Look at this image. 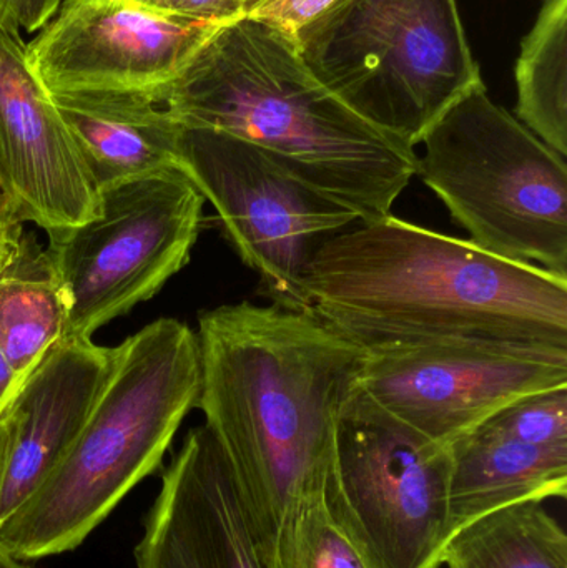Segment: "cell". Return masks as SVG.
Returning a JSON list of instances; mask_svg holds the SVG:
<instances>
[{"label":"cell","mask_w":567,"mask_h":568,"mask_svg":"<svg viewBox=\"0 0 567 568\" xmlns=\"http://www.w3.org/2000/svg\"><path fill=\"white\" fill-rule=\"evenodd\" d=\"M196 407L222 447L269 562L290 514L325 486L366 351L313 311L242 301L199 316Z\"/></svg>","instance_id":"6da1fadb"},{"label":"cell","mask_w":567,"mask_h":568,"mask_svg":"<svg viewBox=\"0 0 567 568\" xmlns=\"http://www.w3.org/2000/svg\"><path fill=\"white\" fill-rule=\"evenodd\" d=\"M310 311L363 349L488 341L567 349V278L398 216L326 240Z\"/></svg>","instance_id":"7a4b0ae2"},{"label":"cell","mask_w":567,"mask_h":568,"mask_svg":"<svg viewBox=\"0 0 567 568\" xmlns=\"http://www.w3.org/2000/svg\"><path fill=\"white\" fill-rule=\"evenodd\" d=\"M153 102L186 129L260 146L360 222L392 215L418 170L415 149L360 119L310 72L292 33L259 17L220 27Z\"/></svg>","instance_id":"3957f363"},{"label":"cell","mask_w":567,"mask_h":568,"mask_svg":"<svg viewBox=\"0 0 567 568\" xmlns=\"http://www.w3.org/2000/svg\"><path fill=\"white\" fill-rule=\"evenodd\" d=\"M202 383L199 336L160 317L113 347L89 419L55 469L0 523V549L37 560L75 549L162 463Z\"/></svg>","instance_id":"277c9868"},{"label":"cell","mask_w":567,"mask_h":568,"mask_svg":"<svg viewBox=\"0 0 567 568\" xmlns=\"http://www.w3.org/2000/svg\"><path fill=\"white\" fill-rule=\"evenodd\" d=\"M292 36L323 87L412 149L483 82L456 0H333Z\"/></svg>","instance_id":"5b68a950"},{"label":"cell","mask_w":567,"mask_h":568,"mask_svg":"<svg viewBox=\"0 0 567 568\" xmlns=\"http://www.w3.org/2000/svg\"><path fill=\"white\" fill-rule=\"evenodd\" d=\"M422 143L416 175L469 242L567 278L566 156L496 105L483 82L456 100Z\"/></svg>","instance_id":"8992f818"},{"label":"cell","mask_w":567,"mask_h":568,"mask_svg":"<svg viewBox=\"0 0 567 568\" xmlns=\"http://www.w3.org/2000/svg\"><path fill=\"white\" fill-rule=\"evenodd\" d=\"M449 473V446L356 390L340 417L323 496L368 568H439L455 536Z\"/></svg>","instance_id":"52a82bcc"},{"label":"cell","mask_w":567,"mask_h":568,"mask_svg":"<svg viewBox=\"0 0 567 568\" xmlns=\"http://www.w3.org/2000/svg\"><path fill=\"white\" fill-rule=\"evenodd\" d=\"M99 212L47 233L50 262L69 300L67 337L92 334L152 300L189 265L205 199L179 169L159 170L99 193Z\"/></svg>","instance_id":"ba28073f"},{"label":"cell","mask_w":567,"mask_h":568,"mask_svg":"<svg viewBox=\"0 0 567 568\" xmlns=\"http://www.w3.org/2000/svg\"><path fill=\"white\" fill-rule=\"evenodd\" d=\"M175 165L212 203L265 296L283 310L310 311L305 282L313 256L358 215L229 133L182 126Z\"/></svg>","instance_id":"9c48e42d"},{"label":"cell","mask_w":567,"mask_h":568,"mask_svg":"<svg viewBox=\"0 0 567 568\" xmlns=\"http://www.w3.org/2000/svg\"><path fill=\"white\" fill-rule=\"evenodd\" d=\"M365 351L356 390L442 446L526 394L567 386V349L559 347L445 341Z\"/></svg>","instance_id":"30bf717a"},{"label":"cell","mask_w":567,"mask_h":568,"mask_svg":"<svg viewBox=\"0 0 567 568\" xmlns=\"http://www.w3.org/2000/svg\"><path fill=\"white\" fill-rule=\"evenodd\" d=\"M225 23L162 12L135 0H72L26 45L30 72L52 93L153 97Z\"/></svg>","instance_id":"8fae6325"},{"label":"cell","mask_w":567,"mask_h":568,"mask_svg":"<svg viewBox=\"0 0 567 568\" xmlns=\"http://www.w3.org/2000/svg\"><path fill=\"white\" fill-rule=\"evenodd\" d=\"M0 186L23 223L47 233L72 229L99 212L85 160L42 83L26 43L0 27Z\"/></svg>","instance_id":"7c38bea8"},{"label":"cell","mask_w":567,"mask_h":568,"mask_svg":"<svg viewBox=\"0 0 567 568\" xmlns=\"http://www.w3.org/2000/svg\"><path fill=\"white\" fill-rule=\"evenodd\" d=\"M139 568H270L232 467L203 424L163 474Z\"/></svg>","instance_id":"4fadbf2b"},{"label":"cell","mask_w":567,"mask_h":568,"mask_svg":"<svg viewBox=\"0 0 567 568\" xmlns=\"http://www.w3.org/2000/svg\"><path fill=\"white\" fill-rule=\"evenodd\" d=\"M113 347L63 337L29 374L2 416L9 453L0 483V523L55 469L99 399Z\"/></svg>","instance_id":"5bb4252c"},{"label":"cell","mask_w":567,"mask_h":568,"mask_svg":"<svg viewBox=\"0 0 567 568\" xmlns=\"http://www.w3.org/2000/svg\"><path fill=\"white\" fill-rule=\"evenodd\" d=\"M50 95V93H49ZM97 192L176 166L182 125L146 93H52Z\"/></svg>","instance_id":"9a60e30c"},{"label":"cell","mask_w":567,"mask_h":568,"mask_svg":"<svg viewBox=\"0 0 567 568\" xmlns=\"http://www.w3.org/2000/svg\"><path fill=\"white\" fill-rule=\"evenodd\" d=\"M449 514L455 534L519 503L567 494V449L535 446L478 426L449 444Z\"/></svg>","instance_id":"2e32d148"},{"label":"cell","mask_w":567,"mask_h":568,"mask_svg":"<svg viewBox=\"0 0 567 568\" xmlns=\"http://www.w3.org/2000/svg\"><path fill=\"white\" fill-rule=\"evenodd\" d=\"M70 307L65 291L33 233H23L0 270V351L20 383L67 337Z\"/></svg>","instance_id":"e0dca14e"},{"label":"cell","mask_w":567,"mask_h":568,"mask_svg":"<svg viewBox=\"0 0 567 568\" xmlns=\"http://www.w3.org/2000/svg\"><path fill=\"white\" fill-rule=\"evenodd\" d=\"M448 568H567V536L543 503L486 514L459 529L443 556Z\"/></svg>","instance_id":"ac0fdd59"},{"label":"cell","mask_w":567,"mask_h":568,"mask_svg":"<svg viewBox=\"0 0 567 568\" xmlns=\"http://www.w3.org/2000/svg\"><path fill=\"white\" fill-rule=\"evenodd\" d=\"M519 122L567 155V0H545L516 62Z\"/></svg>","instance_id":"d6986e66"},{"label":"cell","mask_w":567,"mask_h":568,"mask_svg":"<svg viewBox=\"0 0 567 568\" xmlns=\"http://www.w3.org/2000/svg\"><path fill=\"white\" fill-rule=\"evenodd\" d=\"M270 568H368L325 504L323 489L305 497L280 529Z\"/></svg>","instance_id":"ffe728a7"},{"label":"cell","mask_w":567,"mask_h":568,"mask_svg":"<svg viewBox=\"0 0 567 568\" xmlns=\"http://www.w3.org/2000/svg\"><path fill=\"white\" fill-rule=\"evenodd\" d=\"M479 426L535 446L567 449V386L526 394Z\"/></svg>","instance_id":"44dd1931"},{"label":"cell","mask_w":567,"mask_h":568,"mask_svg":"<svg viewBox=\"0 0 567 568\" xmlns=\"http://www.w3.org/2000/svg\"><path fill=\"white\" fill-rule=\"evenodd\" d=\"M65 0H0V27L13 36L42 30Z\"/></svg>","instance_id":"7402d4cb"},{"label":"cell","mask_w":567,"mask_h":568,"mask_svg":"<svg viewBox=\"0 0 567 568\" xmlns=\"http://www.w3.org/2000/svg\"><path fill=\"white\" fill-rule=\"evenodd\" d=\"M332 2L333 0H272L250 16L269 20L292 33Z\"/></svg>","instance_id":"603a6c76"},{"label":"cell","mask_w":567,"mask_h":568,"mask_svg":"<svg viewBox=\"0 0 567 568\" xmlns=\"http://www.w3.org/2000/svg\"><path fill=\"white\" fill-rule=\"evenodd\" d=\"M173 13L215 23L235 22L245 17L240 0H180Z\"/></svg>","instance_id":"cb8c5ba5"},{"label":"cell","mask_w":567,"mask_h":568,"mask_svg":"<svg viewBox=\"0 0 567 568\" xmlns=\"http://www.w3.org/2000/svg\"><path fill=\"white\" fill-rule=\"evenodd\" d=\"M23 233V222L0 186V270L12 258Z\"/></svg>","instance_id":"d4e9b609"},{"label":"cell","mask_w":567,"mask_h":568,"mask_svg":"<svg viewBox=\"0 0 567 568\" xmlns=\"http://www.w3.org/2000/svg\"><path fill=\"white\" fill-rule=\"evenodd\" d=\"M20 386H22V383H20L19 376L0 351V419L9 409L13 397L19 393Z\"/></svg>","instance_id":"484cf974"},{"label":"cell","mask_w":567,"mask_h":568,"mask_svg":"<svg viewBox=\"0 0 567 568\" xmlns=\"http://www.w3.org/2000/svg\"><path fill=\"white\" fill-rule=\"evenodd\" d=\"M7 453H9V429L0 419V483H2L3 469H6Z\"/></svg>","instance_id":"4316f807"},{"label":"cell","mask_w":567,"mask_h":568,"mask_svg":"<svg viewBox=\"0 0 567 568\" xmlns=\"http://www.w3.org/2000/svg\"><path fill=\"white\" fill-rule=\"evenodd\" d=\"M180 0H142L143 6L152 7V9L162 10V12L173 13Z\"/></svg>","instance_id":"83f0119b"},{"label":"cell","mask_w":567,"mask_h":568,"mask_svg":"<svg viewBox=\"0 0 567 568\" xmlns=\"http://www.w3.org/2000/svg\"><path fill=\"white\" fill-rule=\"evenodd\" d=\"M0 568H29L23 566L20 560L13 559L12 556L0 549Z\"/></svg>","instance_id":"f1b7e54d"},{"label":"cell","mask_w":567,"mask_h":568,"mask_svg":"<svg viewBox=\"0 0 567 568\" xmlns=\"http://www.w3.org/2000/svg\"><path fill=\"white\" fill-rule=\"evenodd\" d=\"M240 2H242L243 10H245V16H250V13L255 12L256 9L272 2V0H240Z\"/></svg>","instance_id":"f546056e"},{"label":"cell","mask_w":567,"mask_h":568,"mask_svg":"<svg viewBox=\"0 0 567 568\" xmlns=\"http://www.w3.org/2000/svg\"><path fill=\"white\" fill-rule=\"evenodd\" d=\"M135 2H142V0H135Z\"/></svg>","instance_id":"4dcf8cb0"},{"label":"cell","mask_w":567,"mask_h":568,"mask_svg":"<svg viewBox=\"0 0 567 568\" xmlns=\"http://www.w3.org/2000/svg\"><path fill=\"white\" fill-rule=\"evenodd\" d=\"M65 2H72V0H65Z\"/></svg>","instance_id":"1f68e13d"}]
</instances>
